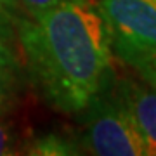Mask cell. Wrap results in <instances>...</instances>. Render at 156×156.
<instances>
[{
	"instance_id": "cell-8",
	"label": "cell",
	"mask_w": 156,
	"mask_h": 156,
	"mask_svg": "<svg viewBox=\"0 0 156 156\" xmlns=\"http://www.w3.org/2000/svg\"><path fill=\"white\" fill-rule=\"evenodd\" d=\"M0 68L4 69H19V57H17L16 50L12 49L9 37L0 33Z\"/></svg>"
},
{
	"instance_id": "cell-10",
	"label": "cell",
	"mask_w": 156,
	"mask_h": 156,
	"mask_svg": "<svg viewBox=\"0 0 156 156\" xmlns=\"http://www.w3.org/2000/svg\"><path fill=\"white\" fill-rule=\"evenodd\" d=\"M19 12H21V7H19L17 0H0V16L5 17L9 23L16 24L21 19Z\"/></svg>"
},
{
	"instance_id": "cell-2",
	"label": "cell",
	"mask_w": 156,
	"mask_h": 156,
	"mask_svg": "<svg viewBox=\"0 0 156 156\" xmlns=\"http://www.w3.org/2000/svg\"><path fill=\"white\" fill-rule=\"evenodd\" d=\"M111 49L127 66L156 59V0H99Z\"/></svg>"
},
{
	"instance_id": "cell-6",
	"label": "cell",
	"mask_w": 156,
	"mask_h": 156,
	"mask_svg": "<svg viewBox=\"0 0 156 156\" xmlns=\"http://www.w3.org/2000/svg\"><path fill=\"white\" fill-rule=\"evenodd\" d=\"M16 85H17L16 71L0 68V116H4V113H7L14 104Z\"/></svg>"
},
{
	"instance_id": "cell-1",
	"label": "cell",
	"mask_w": 156,
	"mask_h": 156,
	"mask_svg": "<svg viewBox=\"0 0 156 156\" xmlns=\"http://www.w3.org/2000/svg\"><path fill=\"white\" fill-rule=\"evenodd\" d=\"M24 59L45 99L64 113H82L113 76L111 38L89 0H62L38 17H21Z\"/></svg>"
},
{
	"instance_id": "cell-4",
	"label": "cell",
	"mask_w": 156,
	"mask_h": 156,
	"mask_svg": "<svg viewBox=\"0 0 156 156\" xmlns=\"http://www.w3.org/2000/svg\"><path fill=\"white\" fill-rule=\"evenodd\" d=\"M113 95L139 132L147 156H156V87L140 76H125L118 80Z\"/></svg>"
},
{
	"instance_id": "cell-11",
	"label": "cell",
	"mask_w": 156,
	"mask_h": 156,
	"mask_svg": "<svg viewBox=\"0 0 156 156\" xmlns=\"http://www.w3.org/2000/svg\"><path fill=\"white\" fill-rule=\"evenodd\" d=\"M134 71L137 73L142 80H146L147 83H151V85H154V87H156V59L147 61V62H144V64H139V66H135Z\"/></svg>"
},
{
	"instance_id": "cell-9",
	"label": "cell",
	"mask_w": 156,
	"mask_h": 156,
	"mask_svg": "<svg viewBox=\"0 0 156 156\" xmlns=\"http://www.w3.org/2000/svg\"><path fill=\"white\" fill-rule=\"evenodd\" d=\"M14 153H16L14 134H12L11 127L4 120H0V156L2 154H14Z\"/></svg>"
},
{
	"instance_id": "cell-12",
	"label": "cell",
	"mask_w": 156,
	"mask_h": 156,
	"mask_svg": "<svg viewBox=\"0 0 156 156\" xmlns=\"http://www.w3.org/2000/svg\"><path fill=\"white\" fill-rule=\"evenodd\" d=\"M11 24H12V23H9L5 17L0 16V33L7 37V35H9V26H11Z\"/></svg>"
},
{
	"instance_id": "cell-7",
	"label": "cell",
	"mask_w": 156,
	"mask_h": 156,
	"mask_svg": "<svg viewBox=\"0 0 156 156\" xmlns=\"http://www.w3.org/2000/svg\"><path fill=\"white\" fill-rule=\"evenodd\" d=\"M21 11L28 17H38L50 11L52 7H56L62 0H17Z\"/></svg>"
},
{
	"instance_id": "cell-5",
	"label": "cell",
	"mask_w": 156,
	"mask_h": 156,
	"mask_svg": "<svg viewBox=\"0 0 156 156\" xmlns=\"http://www.w3.org/2000/svg\"><path fill=\"white\" fill-rule=\"evenodd\" d=\"M28 154H45V156H66V154H80V146L73 142L69 137L61 134H47L42 135L26 146Z\"/></svg>"
},
{
	"instance_id": "cell-3",
	"label": "cell",
	"mask_w": 156,
	"mask_h": 156,
	"mask_svg": "<svg viewBox=\"0 0 156 156\" xmlns=\"http://www.w3.org/2000/svg\"><path fill=\"white\" fill-rule=\"evenodd\" d=\"M82 146L97 156H147L146 146L115 95L102 90L83 109Z\"/></svg>"
}]
</instances>
